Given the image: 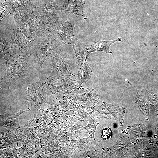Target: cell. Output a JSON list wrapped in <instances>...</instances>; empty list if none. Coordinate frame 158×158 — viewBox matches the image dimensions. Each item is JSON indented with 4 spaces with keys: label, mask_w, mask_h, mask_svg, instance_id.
<instances>
[{
    "label": "cell",
    "mask_w": 158,
    "mask_h": 158,
    "mask_svg": "<svg viewBox=\"0 0 158 158\" xmlns=\"http://www.w3.org/2000/svg\"><path fill=\"white\" fill-rule=\"evenodd\" d=\"M91 68L85 61L82 66L79 67L77 78V83L79 87L83 83H86L90 79L92 74Z\"/></svg>",
    "instance_id": "cell-15"
},
{
    "label": "cell",
    "mask_w": 158,
    "mask_h": 158,
    "mask_svg": "<svg viewBox=\"0 0 158 158\" xmlns=\"http://www.w3.org/2000/svg\"><path fill=\"white\" fill-rule=\"evenodd\" d=\"M121 40V38L111 41L99 39L90 44V47H88L90 52V54L94 52L102 51L111 55L112 52L109 50L110 46L113 43Z\"/></svg>",
    "instance_id": "cell-14"
},
{
    "label": "cell",
    "mask_w": 158,
    "mask_h": 158,
    "mask_svg": "<svg viewBox=\"0 0 158 158\" xmlns=\"http://www.w3.org/2000/svg\"><path fill=\"white\" fill-rule=\"evenodd\" d=\"M11 50L13 55L27 57L31 55V43L29 44L22 32L16 27L11 35Z\"/></svg>",
    "instance_id": "cell-7"
},
{
    "label": "cell",
    "mask_w": 158,
    "mask_h": 158,
    "mask_svg": "<svg viewBox=\"0 0 158 158\" xmlns=\"http://www.w3.org/2000/svg\"><path fill=\"white\" fill-rule=\"evenodd\" d=\"M61 44L49 32L42 35L31 43V54H33L42 69L44 62L60 54Z\"/></svg>",
    "instance_id": "cell-2"
},
{
    "label": "cell",
    "mask_w": 158,
    "mask_h": 158,
    "mask_svg": "<svg viewBox=\"0 0 158 158\" xmlns=\"http://www.w3.org/2000/svg\"><path fill=\"white\" fill-rule=\"evenodd\" d=\"M55 0H53L51 2V4H52L54 2Z\"/></svg>",
    "instance_id": "cell-19"
},
{
    "label": "cell",
    "mask_w": 158,
    "mask_h": 158,
    "mask_svg": "<svg viewBox=\"0 0 158 158\" xmlns=\"http://www.w3.org/2000/svg\"><path fill=\"white\" fill-rule=\"evenodd\" d=\"M6 130L1 133L0 147L5 148L8 146L12 145L17 140L16 136L11 132Z\"/></svg>",
    "instance_id": "cell-16"
},
{
    "label": "cell",
    "mask_w": 158,
    "mask_h": 158,
    "mask_svg": "<svg viewBox=\"0 0 158 158\" xmlns=\"http://www.w3.org/2000/svg\"><path fill=\"white\" fill-rule=\"evenodd\" d=\"M11 40L0 37V58L5 57L7 54H10L11 50Z\"/></svg>",
    "instance_id": "cell-17"
},
{
    "label": "cell",
    "mask_w": 158,
    "mask_h": 158,
    "mask_svg": "<svg viewBox=\"0 0 158 158\" xmlns=\"http://www.w3.org/2000/svg\"><path fill=\"white\" fill-rule=\"evenodd\" d=\"M45 83L54 95L66 90L79 88L77 78L71 71L63 74L47 78Z\"/></svg>",
    "instance_id": "cell-4"
},
{
    "label": "cell",
    "mask_w": 158,
    "mask_h": 158,
    "mask_svg": "<svg viewBox=\"0 0 158 158\" xmlns=\"http://www.w3.org/2000/svg\"><path fill=\"white\" fill-rule=\"evenodd\" d=\"M30 110V108L26 110H20L18 113L10 114L5 113L0 115V126L6 128L15 130L20 127L18 118L19 115L24 112Z\"/></svg>",
    "instance_id": "cell-13"
},
{
    "label": "cell",
    "mask_w": 158,
    "mask_h": 158,
    "mask_svg": "<svg viewBox=\"0 0 158 158\" xmlns=\"http://www.w3.org/2000/svg\"><path fill=\"white\" fill-rule=\"evenodd\" d=\"M48 32L61 44H69L75 35L74 25L66 20L48 26Z\"/></svg>",
    "instance_id": "cell-6"
},
{
    "label": "cell",
    "mask_w": 158,
    "mask_h": 158,
    "mask_svg": "<svg viewBox=\"0 0 158 158\" xmlns=\"http://www.w3.org/2000/svg\"><path fill=\"white\" fill-rule=\"evenodd\" d=\"M10 14L15 19L25 13L35 6L31 0H5Z\"/></svg>",
    "instance_id": "cell-10"
},
{
    "label": "cell",
    "mask_w": 158,
    "mask_h": 158,
    "mask_svg": "<svg viewBox=\"0 0 158 158\" xmlns=\"http://www.w3.org/2000/svg\"><path fill=\"white\" fill-rule=\"evenodd\" d=\"M9 54L8 58L5 57L6 65L4 76L1 79L6 83L25 78L29 75L30 70V56L23 57Z\"/></svg>",
    "instance_id": "cell-3"
},
{
    "label": "cell",
    "mask_w": 158,
    "mask_h": 158,
    "mask_svg": "<svg viewBox=\"0 0 158 158\" xmlns=\"http://www.w3.org/2000/svg\"><path fill=\"white\" fill-rule=\"evenodd\" d=\"M69 44L73 47L74 54L77 59L78 65L80 67L86 61L90 54L89 48L83 42L74 37Z\"/></svg>",
    "instance_id": "cell-11"
},
{
    "label": "cell",
    "mask_w": 158,
    "mask_h": 158,
    "mask_svg": "<svg viewBox=\"0 0 158 158\" xmlns=\"http://www.w3.org/2000/svg\"><path fill=\"white\" fill-rule=\"evenodd\" d=\"M85 3L84 0H67L61 9L67 16L69 13H73L77 17L82 16L86 20L83 10Z\"/></svg>",
    "instance_id": "cell-12"
},
{
    "label": "cell",
    "mask_w": 158,
    "mask_h": 158,
    "mask_svg": "<svg viewBox=\"0 0 158 158\" xmlns=\"http://www.w3.org/2000/svg\"><path fill=\"white\" fill-rule=\"evenodd\" d=\"M35 12L40 20L48 26L63 22L62 16L64 13L57 5L53 6L51 4L36 6Z\"/></svg>",
    "instance_id": "cell-5"
},
{
    "label": "cell",
    "mask_w": 158,
    "mask_h": 158,
    "mask_svg": "<svg viewBox=\"0 0 158 158\" xmlns=\"http://www.w3.org/2000/svg\"><path fill=\"white\" fill-rule=\"evenodd\" d=\"M35 6L15 19L16 27L24 34L29 44L48 32V26L42 22L36 15Z\"/></svg>",
    "instance_id": "cell-1"
},
{
    "label": "cell",
    "mask_w": 158,
    "mask_h": 158,
    "mask_svg": "<svg viewBox=\"0 0 158 158\" xmlns=\"http://www.w3.org/2000/svg\"><path fill=\"white\" fill-rule=\"evenodd\" d=\"M72 60L66 53L60 54L53 58L52 61L51 72L49 77L59 75L70 71Z\"/></svg>",
    "instance_id": "cell-9"
},
{
    "label": "cell",
    "mask_w": 158,
    "mask_h": 158,
    "mask_svg": "<svg viewBox=\"0 0 158 158\" xmlns=\"http://www.w3.org/2000/svg\"><path fill=\"white\" fill-rule=\"evenodd\" d=\"M25 93L27 102L32 109H39L47 103L42 85L40 82L29 85Z\"/></svg>",
    "instance_id": "cell-8"
},
{
    "label": "cell",
    "mask_w": 158,
    "mask_h": 158,
    "mask_svg": "<svg viewBox=\"0 0 158 158\" xmlns=\"http://www.w3.org/2000/svg\"><path fill=\"white\" fill-rule=\"evenodd\" d=\"M0 6V21H1L4 16L9 14L10 13L7 9L5 0L1 3Z\"/></svg>",
    "instance_id": "cell-18"
}]
</instances>
